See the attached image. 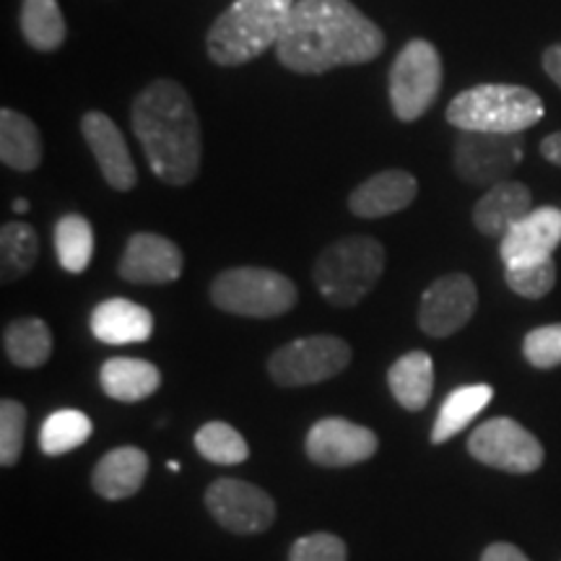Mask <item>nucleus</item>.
<instances>
[{
	"instance_id": "9",
	"label": "nucleus",
	"mask_w": 561,
	"mask_h": 561,
	"mask_svg": "<svg viewBox=\"0 0 561 561\" xmlns=\"http://www.w3.org/2000/svg\"><path fill=\"white\" fill-rule=\"evenodd\" d=\"M523 161L520 133H476L460 130L455 140V174L468 185H500Z\"/></svg>"
},
{
	"instance_id": "13",
	"label": "nucleus",
	"mask_w": 561,
	"mask_h": 561,
	"mask_svg": "<svg viewBox=\"0 0 561 561\" xmlns=\"http://www.w3.org/2000/svg\"><path fill=\"white\" fill-rule=\"evenodd\" d=\"M307 458L325 468H348L377 453V434L348 419H322L305 439Z\"/></svg>"
},
{
	"instance_id": "21",
	"label": "nucleus",
	"mask_w": 561,
	"mask_h": 561,
	"mask_svg": "<svg viewBox=\"0 0 561 561\" xmlns=\"http://www.w3.org/2000/svg\"><path fill=\"white\" fill-rule=\"evenodd\" d=\"M100 385L104 396L115 398V401L138 403L161 388V371L157 364L146 359L115 356V359L102 364Z\"/></svg>"
},
{
	"instance_id": "11",
	"label": "nucleus",
	"mask_w": 561,
	"mask_h": 561,
	"mask_svg": "<svg viewBox=\"0 0 561 561\" xmlns=\"http://www.w3.org/2000/svg\"><path fill=\"white\" fill-rule=\"evenodd\" d=\"M206 507L214 520L237 536H255L276 523V502L268 491L242 479H219L206 489Z\"/></svg>"
},
{
	"instance_id": "16",
	"label": "nucleus",
	"mask_w": 561,
	"mask_h": 561,
	"mask_svg": "<svg viewBox=\"0 0 561 561\" xmlns=\"http://www.w3.org/2000/svg\"><path fill=\"white\" fill-rule=\"evenodd\" d=\"M561 242V210L553 206L533 208L523 221H517L502 237L500 255L504 265L533 263L553 257Z\"/></svg>"
},
{
	"instance_id": "28",
	"label": "nucleus",
	"mask_w": 561,
	"mask_h": 561,
	"mask_svg": "<svg viewBox=\"0 0 561 561\" xmlns=\"http://www.w3.org/2000/svg\"><path fill=\"white\" fill-rule=\"evenodd\" d=\"M39 255L37 231L30 224L11 221L0 229V271H3V284L19 280L34 268Z\"/></svg>"
},
{
	"instance_id": "32",
	"label": "nucleus",
	"mask_w": 561,
	"mask_h": 561,
	"mask_svg": "<svg viewBox=\"0 0 561 561\" xmlns=\"http://www.w3.org/2000/svg\"><path fill=\"white\" fill-rule=\"evenodd\" d=\"M26 434V409L19 401L5 398L0 403V462L5 468L16 466L24 450Z\"/></svg>"
},
{
	"instance_id": "27",
	"label": "nucleus",
	"mask_w": 561,
	"mask_h": 561,
	"mask_svg": "<svg viewBox=\"0 0 561 561\" xmlns=\"http://www.w3.org/2000/svg\"><path fill=\"white\" fill-rule=\"evenodd\" d=\"M55 252L62 271L83 273L94 257V229L79 214L60 216L55 224Z\"/></svg>"
},
{
	"instance_id": "24",
	"label": "nucleus",
	"mask_w": 561,
	"mask_h": 561,
	"mask_svg": "<svg viewBox=\"0 0 561 561\" xmlns=\"http://www.w3.org/2000/svg\"><path fill=\"white\" fill-rule=\"evenodd\" d=\"M494 401V388L491 385H462L453 390L439 405L437 421L432 426V442L442 445L450 442L455 434L468 430V424Z\"/></svg>"
},
{
	"instance_id": "4",
	"label": "nucleus",
	"mask_w": 561,
	"mask_h": 561,
	"mask_svg": "<svg viewBox=\"0 0 561 561\" xmlns=\"http://www.w3.org/2000/svg\"><path fill=\"white\" fill-rule=\"evenodd\" d=\"M543 102L536 91L515 83H481L460 91L447 104V123L458 130L523 133L541 123Z\"/></svg>"
},
{
	"instance_id": "23",
	"label": "nucleus",
	"mask_w": 561,
	"mask_h": 561,
	"mask_svg": "<svg viewBox=\"0 0 561 561\" xmlns=\"http://www.w3.org/2000/svg\"><path fill=\"white\" fill-rule=\"evenodd\" d=\"M392 398L405 411H421L430 403L434 390V364L426 351H411L392 364L388 371Z\"/></svg>"
},
{
	"instance_id": "19",
	"label": "nucleus",
	"mask_w": 561,
	"mask_h": 561,
	"mask_svg": "<svg viewBox=\"0 0 561 561\" xmlns=\"http://www.w3.org/2000/svg\"><path fill=\"white\" fill-rule=\"evenodd\" d=\"M91 333L110 346L144 343L153 333V314L130 299H107L91 312Z\"/></svg>"
},
{
	"instance_id": "14",
	"label": "nucleus",
	"mask_w": 561,
	"mask_h": 561,
	"mask_svg": "<svg viewBox=\"0 0 561 561\" xmlns=\"http://www.w3.org/2000/svg\"><path fill=\"white\" fill-rule=\"evenodd\" d=\"M117 273L128 284H172L182 276V250L167 237L138 231L125 244Z\"/></svg>"
},
{
	"instance_id": "22",
	"label": "nucleus",
	"mask_w": 561,
	"mask_h": 561,
	"mask_svg": "<svg viewBox=\"0 0 561 561\" xmlns=\"http://www.w3.org/2000/svg\"><path fill=\"white\" fill-rule=\"evenodd\" d=\"M0 159L16 172H34L42 164V136L37 125L9 107L0 112Z\"/></svg>"
},
{
	"instance_id": "15",
	"label": "nucleus",
	"mask_w": 561,
	"mask_h": 561,
	"mask_svg": "<svg viewBox=\"0 0 561 561\" xmlns=\"http://www.w3.org/2000/svg\"><path fill=\"white\" fill-rule=\"evenodd\" d=\"M81 133L107 185L121 193L133 191L138 182V172L121 128L104 112H87L81 121Z\"/></svg>"
},
{
	"instance_id": "34",
	"label": "nucleus",
	"mask_w": 561,
	"mask_h": 561,
	"mask_svg": "<svg viewBox=\"0 0 561 561\" xmlns=\"http://www.w3.org/2000/svg\"><path fill=\"white\" fill-rule=\"evenodd\" d=\"M346 543L333 533H312L294 541L289 561H346Z\"/></svg>"
},
{
	"instance_id": "5",
	"label": "nucleus",
	"mask_w": 561,
	"mask_h": 561,
	"mask_svg": "<svg viewBox=\"0 0 561 561\" xmlns=\"http://www.w3.org/2000/svg\"><path fill=\"white\" fill-rule=\"evenodd\" d=\"M385 248L371 237H346L328 244L314 261L312 278L333 307H354L375 289L385 273Z\"/></svg>"
},
{
	"instance_id": "18",
	"label": "nucleus",
	"mask_w": 561,
	"mask_h": 561,
	"mask_svg": "<svg viewBox=\"0 0 561 561\" xmlns=\"http://www.w3.org/2000/svg\"><path fill=\"white\" fill-rule=\"evenodd\" d=\"M533 210V195L523 182L504 180L489 187L473 206V224L483 237H502Z\"/></svg>"
},
{
	"instance_id": "12",
	"label": "nucleus",
	"mask_w": 561,
	"mask_h": 561,
	"mask_svg": "<svg viewBox=\"0 0 561 561\" xmlns=\"http://www.w3.org/2000/svg\"><path fill=\"white\" fill-rule=\"evenodd\" d=\"M479 307V291L466 273L439 276L424 291L419 307V328L432 339H447L466 328Z\"/></svg>"
},
{
	"instance_id": "36",
	"label": "nucleus",
	"mask_w": 561,
	"mask_h": 561,
	"mask_svg": "<svg viewBox=\"0 0 561 561\" xmlns=\"http://www.w3.org/2000/svg\"><path fill=\"white\" fill-rule=\"evenodd\" d=\"M543 70L549 73V79L561 89V42L551 45L549 50L543 53Z\"/></svg>"
},
{
	"instance_id": "1",
	"label": "nucleus",
	"mask_w": 561,
	"mask_h": 561,
	"mask_svg": "<svg viewBox=\"0 0 561 561\" xmlns=\"http://www.w3.org/2000/svg\"><path fill=\"white\" fill-rule=\"evenodd\" d=\"M385 50V34L351 0H297L276 58L294 73H328L371 62Z\"/></svg>"
},
{
	"instance_id": "2",
	"label": "nucleus",
	"mask_w": 561,
	"mask_h": 561,
	"mask_svg": "<svg viewBox=\"0 0 561 561\" xmlns=\"http://www.w3.org/2000/svg\"><path fill=\"white\" fill-rule=\"evenodd\" d=\"M130 121L146 161L161 182L185 187L198 178L201 121L193 100L178 81H151L133 102Z\"/></svg>"
},
{
	"instance_id": "3",
	"label": "nucleus",
	"mask_w": 561,
	"mask_h": 561,
	"mask_svg": "<svg viewBox=\"0 0 561 561\" xmlns=\"http://www.w3.org/2000/svg\"><path fill=\"white\" fill-rule=\"evenodd\" d=\"M297 0H234L208 30L206 50L216 66H244L276 47Z\"/></svg>"
},
{
	"instance_id": "39",
	"label": "nucleus",
	"mask_w": 561,
	"mask_h": 561,
	"mask_svg": "<svg viewBox=\"0 0 561 561\" xmlns=\"http://www.w3.org/2000/svg\"><path fill=\"white\" fill-rule=\"evenodd\" d=\"M167 468H170V471H180V462L170 460V462H167Z\"/></svg>"
},
{
	"instance_id": "8",
	"label": "nucleus",
	"mask_w": 561,
	"mask_h": 561,
	"mask_svg": "<svg viewBox=\"0 0 561 561\" xmlns=\"http://www.w3.org/2000/svg\"><path fill=\"white\" fill-rule=\"evenodd\" d=\"M351 362V346L335 335H310L276 348L268 359L271 380L280 388H305L333 380Z\"/></svg>"
},
{
	"instance_id": "10",
	"label": "nucleus",
	"mask_w": 561,
	"mask_h": 561,
	"mask_svg": "<svg viewBox=\"0 0 561 561\" xmlns=\"http://www.w3.org/2000/svg\"><path fill=\"white\" fill-rule=\"evenodd\" d=\"M468 453L496 471L525 476L543 466V445L515 419L483 421L468 439Z\"/></svg>"
},
{
	"instance_id": "20",
	"label": "nucleus",
	"mask_w": 561,
	"mask_h": 561,
	"mask_svg": "<svg viewBox=\"0 0 561 561\" xmlns=\"http://www.w3.org/2000/svg\"><path fill=\"white\" fill-rule=\"evenodd\" d=\"M146 473H149V455L138 447H117L96 462L91 486L104 500L121 502L144 486Z\"/></svg>"
},
{
	"instance_id": "31",
	"label": "nucleus",
	"mask_w": 561,
	"mask_h": 561,
	"mask_svg": "<svg viewBox=\"0 0 561 561\" xmlns=\"http://www.w3.org/2000/svg\"><path fill=\"white\" fill-rule=\"evenodd\" d=\"M504 280L517 297L541 299L557 284V263H553V257H543V261L533 263L504 265Z\"/></svg>"
},
{
	"instance_id": "37",
	"label": "nucleus",
	"mask_w": 561,
	"mask_h": 561,
	"mask_svg": "<svg viewBox=\"0 0 561 561\" xmlns=\"http://www.w3.org/2000/svg\"><path fill=\"white\" fill-rule=\"evenodd\" d=\"M541 153H543L546 161H551V164L561 167V130L553 133V136H549V138H543Z\"/></svg>"
},
{
	"instance_id": "17",
	"label": "nucleus",
	"mask_w": 561,
	"mask_h": 561,
	"mask_svg": "<svg viewBox=\"0 0 561 561\" xmlns=\"http://www.w3.org/2000/svg\"><path fill=\"white\" fill-rule=\"evenodd\" d=\"M419 182L405 170H385L375 178L364 180L354 193L348 195V210L359 219H382L398 210L409 208L416 201Z\"/></svg>"
},
{
	"instance_id": "25",
	"label": "nucleus",
	"mask_w": 561,
	"mask_h": 561,
	"mask_svg": "<svg viewBox=\"0 0 561 561\" xmlns=\"http://www.w3.org/2000/svg\"><path fill=\"white\" fill-rule=\"evenodd\" d=\"M5 356L24 369H37L50 359L53 354V333L45 320L39 318H19L3 331Z\"/></svg>"
},
{
	"instance_id": "38",
	"label": "nucleus",
	"mask_w": 561,
	"mask_h": 561,
	"mask_svg": "<svg viewBox=\"0 0 561 561\" xmlns=\"http://www.w3.org/2000/svg\"><path fill=\"white\" fill-rule=\"evenodd\" d=\"M13 210H16V214H26V210H30V203H26L24 198H19L16 203H13Z\"/></svg>"
},
{
	"instance_id": "29",
	"label": "nucleus",
	"mask_w": 561,
	"mask_h": 561,
	"mask_svg": "<svg viewBox=\"0 0 561 561\" xmlns=\"http://www.w3.org/2000/svg\"><path fill=\"white\" fill-rule=\"evenodd\" d=\"M91 432H94V426H91V419L87 413L73 409L55 411L42 424L39 447L50 458H58V455H66L76 450V447H81L91 437Z\"/></svg>"
},
{
	"instance_id": "30",
	"label": "nucleus",
	"mask_w": 561,
	"mask_h": 561,
	"mask_svg": "<svg viewBox=\"0 0 561 561\" xmlns=\"http://www.w3.org/2000/svg\"><path fill=\"white\" fill-rule=\"evenodd\" d=\"M195 450L216 466H240L250 458L248 442L234 426L224 424V421H208L201 426L195 434Z\"/></svg>"
},
{
	"instance_id": "26",
	"label": "nucleus",
	"mask_w": 561,
	"mask_h": 561,
	"mask_svg": "<svg viewBox=\"0 0 561 561\" xmlns=\"http://www.w3.org/2000/svg\"><path fill=\"white\" fill-rule=\"evenodd\" d=\"M21 32L34 50H58L68 32L58 0H24L21 3Z\"/></svg>"
},
{
	"instance_id": "6",
	"label": "nucleus",
	"mask_w": 561,
	"mask_h": 561,
	"mask_svg": "<svg viewBox=\"0 0 561 561\" xmlns=\"http://www.w3.org/2000/svg\"><path fill=\"white\" fill-rule=\"evenodd\" d=\"M210 301L240 318H278L297 305V286L271 268H229L210 284Z\"/></svg>"
},
{
	"instance_id": "33",
	"label": "nucleus",
	"mask_w": 561,
	"mask_h": 561,
	"mask_svg": "<svg viewBox=\"0 0 561 561\" xmlns=\"http://www.w3.org/2000/svg\"><path fill=\"white\" fill-rule=\"evenodd\" d=\"M523 354L536 369H553L561 364V322L536 328L525 335Z\"/></svg>"
},
{
	"instance_id": "7",
	"label": "nucleus",
	"mask_w": 561,
	"mask_h": 561,
	"mask_svg": "<svg viewBox=\"0 0 561 561\" xmlns=\"http://www.w3.org/2000/svg\"><path fill=\"white\" fill-rule=\"evenodd\" d=\"M442 58L430 39H411L390 68V107L401 123H413L437 102Z\"/></svg>"
},
{
	"instance_id": "35",
	"label": "nucleus",
	"mask_w": 561,
	"mask_h": 561,
	"mask_svg": "<svg viewBox=\"0 0 561 561\" xmlns=\"http://www.w3.org/2000/svg\"><path fill=\"white\" fill-rule=\"evenodd\" d=\"M481 561H530L525 553L512 543H491L486 551H483Z\"/></svg>"
}]
</instances>
